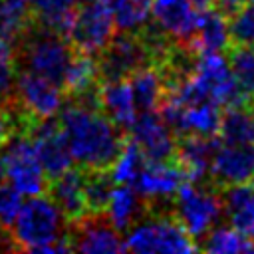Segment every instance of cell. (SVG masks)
Returning a JSON list of instances; mask_svg holds the SVG:
<instances>
[{
  "instance_id": "obj_3",
  "label": "cell",
  "mask_w": 254,
  "mask_h": 254,
  "mask_svg": "<svg viewBox=\"0 0 254 254\" xmlns=\"http://www.w3.org/2000/svg\"><path fill=\"white\" fill-rule=\"evenodd\" d=\"M12 246L20 252H69L67 220L46 194L32 196L20 210L12 230Z\"/></svg>"
},
{
  "instance_id": "obj_26",
  "label": "cell",
  "mask_w": 254,
  "mask_h": 254,
  "mask_svg": "<svg viewBox=\"0 0 254 254\" xmlns=\"http://www.w3.org/2000/svg\"><path fill=\"white\" fill-rule=\"evenodd\" d=\"M115 181L107 169H83V198L87 212H107Z\"/></svg>"
},
{
  "instance_id": "obj_15",
  "label": "cell",
  "mask_w": 254,
  "mask_h": 254,
  "mask_svg": "<svg viewBox=\"0 0 254 254\" xmlns=\"http://www.w3.org/2000/svg\"><path fill=\"white\" fill-rule=\"evenodd\" d=\"M30 139L36 147L38 159H40L42 169L48 175V179L58 177V175H62L64 171H67L71 167L73 157H71L67 137L62 129L60 121H56L54 117L42 121L32 131Z\"/></svg>"
},
{
  "instance_id": "obj_24",
  "label": "cell",
  "mask_w": 254,
  "mask_h": 254,
  "mask_svg": "<svg viewBox=\"0 0 254 254\" xmlns=\"http://www.w3.org/2000/svg\"><path fill=\"white\" fill-rule=\"evenodd\" d=\"M141 208V194L127 183H117V187H113L111 190V198H109V206H107V214L109 220L113 222V226L123 232L131 226V222H135L137 214Z\"/></svg>"
},
{
  "instance_id": "obj_11",
  "label": "cell",
  "mask_w": 254,
  "mask_h": 254,
  "mask_svg": "<svg viewBox=\"0 0 254 254\" xmlns=\"http://www.w3.org/2000/svg\"><path fill=\"white\" fill-rule=\"evenodd\" d=\"M192 75L200 83V87L204 89L208 99L212 103H216L218 107H230V105L246 103L244 97L240 95L236 81H234L228 60L220 52L198 54Z\"/></svg>"
},
{
  "instance_id": "obj_19",
  "label": "cell",
  "mask_w": 254,
  "mask_h": 254,
  "mask_svg": "<svg viewBox=\"0 0 254 254\" xmlns=\"http://www.w3.org/2000/svg\"><path fill=\"white\" fill-rule=\"evenodd\" d=\"M99 105L121 129H129L137 117V103L129 79H113L99 83Z\"/></svg>"
},
{
  "instance_id": "obj_28",
  "label": "cell",
  "mask_w": 254,
  "mask_h": 254,
  "mask_svg": "<svg viewBox=\"0 0 254 254\" xmlns=\"http://www.w3.org/2000/svg\"><path fill=\"white\" fill-rule=\"evenodd\" d=\"M204 242L198 244L200 250L212 254H234V252H254V238L232 228H216L204 234Z\"/></svg>"
},
{
  "instance_id": "obj_31",
  "label": "cell",
  "mask_w": 254,
  "mask_h": 254,
  "mask_svg": "<svg viewBox=\"0 0 254 254\" xmlns=\"http://www.w3.org/2000/svg\"><path fill=\"white\" fill-rule=\"evenodd\" d=\"M22 192L14 185L0 183V230L10 232L20 210H22Z\"/></svg>"
},
{
  "instance_id": "obj_1",
  "label": "cell",
  "mask_w": 254,
  "mask_h": 254,
  "mask_svg": "<svg viewBox=\"0 0 254 254\" xmlns=\"http://www.w3.org/2000/svg\"><path fill=\"white\" fill-rule=\"evenodd\" d=\"M58 121L67 137L71 157L81 169L109 171L129 135L101 107L71 99H65L62 105Z\"/></svg>"
},
{
  "instance_id": "obj_20",
  "label": "cell",
  "mask_w": 254,
  "mask_h": 254,
  "mask_svg": "<svg viewBox=\"0 0 254 254\" xmlns=\"http://www.w3.org/2000/svg\"><path fill=\"white\" fill-rule=\"evenodd\" d=\"M230 46V30L226 16L216 8H206L200 14V24L190 40V48L198 54H216Z\"/></svg>"
},
{
  "instance_id": "obj_5",
  "label": "cell",
  "mask_w": 254,
  "mask_h": 254,
  "mask_svg": "<svg viewBox=\"0 0 254 254\" xmlns=\"http://www.w3.org/2000/svg\"><path fill=\"white\" fill-rule=\"evenodd\" d=\"M99 81L129 79L137 69L151 65V54L137 32L113 34L109 44L95 56Z\"/></svg>"
},
{
  "instance_id": "obj_25",
  "label": "cell",
  "mask_w": 254,
  "mask_h": 254,
  "mask_svg": "<svg viewBox=\"0 0 254 254\" xmlns=\"http://www.w3.org/2000/svg\"><path fill=\"white\" fill-rule=\"evenodd\" d=\"M226 50V60L234 75V81L240 89V95L246 103H254V46L230 44Z\"/></svg>"
},
{
  "instance_id": "obj_17",
  "label": "cell",
  "mask_w": 254,
  "mask_h": 254,
  "mask_svg": "<svg viewBox=\"0 0 254 254\" xmlns=\"http://www.w3.org/2000/svg\"><path fill=\"white\" fill-rule=\"evenodd\" d=\"M46 194L54 200V204L62 210L67 222L83 216L87 212L83 198V169H67L58 177L48 179Z\"/></svg>"
},
{
  "instance_id": "obj_14",
  "label": "cell",
  "mask_w": 254,
  "mask_h": 254,
  "mask_svg": "<svg viewBox=\"0 0 254 254\" xmlns=\"http://www.w3.org/2000/svg\"><path fill=\"white\" fill-rule=\"evenodd\" d=\"M153 22L177 44H190L194 38L200 14L192 0H153L151 4Z\"/></svg>"
},
{
  "instance_id": "obj_21",
  "label": "cell",
  "mask_w": 254,
  "mask_h": 254,
  "mask_svg": "<svg viewBox=\"0 0 254 254\" xmlns=\"http://www.w3.org/2000/svg\"><path fill=\"white\" fill-rule=\"evenodd\" d=\"M81 0H32V18L69 40L75 10Z\"/></svg>"
},
{
  "instance_id": "obj_4",
  "label": "cell",
  "mask_w": 254,
  "mask_h": 254,
  "mask_svg": "<svg viewBox=\"0 0 254 254\" xmlns=\"http://www.w3.org/2000/svg\"><path fill=\"white\" fill-rule=\"evenodd\" d=\"M125 250L137 254H190L198 250V242H194V238L173 214L155 216L143 220L141 224H135L125 238Z\"/></svg>"
},
{
  "instance_id": "obj_32",
  "label": "cell",
  "mask_w": 254,
  "mask_h": 254,
  "mask_svg": "<svg viewBox=\"0 0 254 254\" xmlns=\"http://www.w3.org/2000/svg\"><path fill=\"white\" fill-rule=\"evenodd\" d=\"M16 135H18V125L12 111L6 105H0V149L8 145V141Z\"/></svg>"
},
{
  "instance_id": "obj_33",
  "label": "cell",
  "mask_w": 254,
  "mask_h": 254,
  "mask_svg": "<svg viewBox=\"0 0 254 254\" xmlns=\"http://www.w3.org/2000/svg\"><path fill=\"white\" fill-rule=\"evenodd\" d=\"M244 4H246V0H214V8L220 10L226 18L234 16Z\"/></svg>"
},
{
  "instance_id": "obj_34",
  "label": "cell",
  "mask_w": 254,
  "mask_h": 254,
  "mask_svg": "<svg viewBox=\"0 0 254 254\" xmlns=\"http://www.w3.org/2000/svg\"><path fill=\"white\" fill-rule=\"evenodd\" d=\"M26 2H30V4H32V0H26Z\"/></svg>"
},
{
  "instance_id": "obj_6",
  "label": "cell",
  "mask_w": 254,
  "mask_h": 254,
  "mask_svg": "<svg viewBox=\"0 0 254 254\" xmlns=\"http://www.w3.org/2000/svg\"><path fill=\"white\" fill-rule=\"evenodd\" d=\"M175 216L192 238H202L222 212V198L200 183L185 181L177 189Z\"/></svg>"
},
{
  "instance_id": "obj_9",
  "label": "cell",
  "mask_w": 254,
  "mask_h": 254,
  "mask_svg": "<svg viewBox=\"0 0 254 254\" xmlns=\"http://www.w3.org/2000/svg\"><path fill=\"white\" fill-rule=\"evenodd\" d=\"M67 238L77 252H125V240L107 212H85L67 222Z\"/></svg>"
},
{
  "instance_id": "obj_7",
  "label": "cell",
  "mask_w": 254,
  "mask_h": 254,
  "mask_svg": "<svg viewBox=\"0 0 254 254\" xmlns=\"http://www.w3.org/2000/svg\"><path fill=\"white\" fill-rule=\"evenodd\" d=\"M6 161V179L26 196L46 194L48 175L42 169L36 147L28 135H16L2 147Z\"/></svg>"
},
{
  "instance_id": "obj_8",
  "label": "cell",
  "mask_w": 254,
  "mask_h": 254,
  "mask_svg": "<svg viewBox=\"0 0 254 254\" xmlns=\"http://www.w3.org/2000/svg\"><path fill=\"white\" fill-rule=\"evenodd\" d=\"M113 30L115 22L105 0H81L75 10L69 42L75 50L97 56L113 38Z\"/></svg>"
},
{
  "instance_id": "obj_22",
  "label": "cell",
  "mask_w": 254,
  "mask_h": 254,
  "mask_svg": "<svg viewBox=\"0 0 254 254\" xmlns=\"http://www.w3.org/2000/svg\"><path fill=\"white\" fill-rule=\"evenodd\" d=\"M218 139L222 143H254V103L230 105L220 117Z\"/></svg>"
},
{
  "instance_id": "obj_10",
  "label": "cell",
  "mask_w": 254,
  "mask_h": 254,
  "mask_svg": "<svg viewBox=\"0 0 254 254\" xmlns=\"http://www.w3.org/2000/svg\"><path fill=\"white\" fill-rule=\"evenodd\" d=\"M64 99L62 87L50 79L32 71L16 73V101L36 125L56 117L64 105Z\"/></svg>"
},
{
  "instance_id": "obj_18",
  "label": "cell",
  "mask_w": 254,
  "mask_h": 254,
  "mask_svg": "<svg viewBox=\"0 0 254 254\" xmlns=\"http://www.w3.org/2000/svg\"><path fill=\"white\" fill-rule=\"evenodd\" d=\"M216 137H200V135H183L177 137L175 161L187 173V179L192 183H200L206 179L210 171L212 155L218 147Z\"/></svg>"
},
{
  "instance_id": "obj_13",
  "label": "cell",
  "mask_w": 254,
  "mask_h": 254,
  "mask_svg": "<svg viewBox=\"0 0 254 254\" xmlns=\"http://www.w3.org/2000/svg\"><path fill=\"white\" fill-rule=\"evenodd\" d=\"M212 181L226 189L232 185H244L254 181V143H222L210 161Z\"/></svg>"
},
{
  "instance_id": "obj_30",
  "label": "cell",
  "mask_w": 254,
  "mask_h": 254,
  "mask_svg": "<svg viewBox=\"0 0 254 254\" xmlns=\"http://www.w3.org/2000/svg\"><path fill=\"white\" fill-rule=\"evenodd\" d=\"M230 44H246L254 46V0H246V4L230 16Z\"/></svg>"
},
{
  "instance_id": "obj_29",
  "label": "cell",
  "mask_w": 254,
  "mask_h": 254,
  "mask_svg": "<svg viewBox=\"0 0 254 254\" xmlns=\"http://www.w3.org/2000/svg\"><path fill=\"white\" fill-rule=\"evenodd\" d=\"M147 163V157L143 155V151L139 149V145L127 135V141L119 153V157L115 159V163L111 165L109 173L113 177L115 183H127V185H133L139 177V173L143 171Z\"/></svg>"
},
{
  "instance_id": "obj_27",
  "label": "cell",
  "mask_w": 254,
  "mask_h": 254,
  "mask_svg": "<svg viewBox=\"0 0 254 254\" xmlns=\"http://www.w3.org/2000/svg\"><path fill=\"white\" fill-rule=\"evenodd\" d=\"M119 32H139L151 16L153 0H105Z\"/></svg>"
},
{
  "instance_id": "obj_12",
  "label": "cell",
  "mask_w": 254,
  "mask_h": 254,
  "mask_svg": "<svg viewBox=\"0 0 254 254\" xmlns=\"http://www.w3.org/2000/svg\"><path fill=\"white\" fill-rule=\"evenodd\" d=\"M129 137L139 145L147 161H173L177 151V135L163 121L159 111H141L127 129Z\"/></svg>"
},
{
  "instance_id": "obj_16",
  "label": "cell",
  "mask_w": 254,
  "mask_h": 254,
  "mask_svg": "<svg viewBox=\"0 0 254 254\" xmlns=\"http://www.w3.org/2000/svg\"><path fill=\"white\" fill-rule=\"evenodd\" d=\"M185 181H187V173L173 159V161H147L133 185L135 190L145 198H167L173 196Z\"/></svg>"
},
{
  "instance_id": "obj_23",
  "label": "cell",
  "mask_w": 254,
  "mask_h": 254,
  "mask_svg": "<svg viewBox=\"0 0 254 254\" xmlns=\"http://www.w3.org/2000/svg\"><path fill=\"white\" fill-rule=\"evenodd\" d=\"M133 95H135V103L137 109L141 111H157L163 95H165V81L161 71L151 64L145 65L141 69H137L131 77H129Z\"/></svg>"
},
{
  "instance_id": "obj_2",
  "label": "cell",
  "mask_w": 254,
  "mask_h": 254,
  "mask_svg": "<svg viewBox=\"0 0 254 254\" xmlns=\"http://www.w3.org/2000/svg\"><path fill=\"white\" fill-rule=\"evenodd\" d=\"M73 54L75 48L65 36L44 28L34 18L14 42L16 69L38 73L60 87L64 85Z\"/></svg>"
}]
</instances>
